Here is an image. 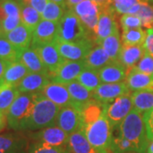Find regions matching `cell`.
I'll use <instances>...</instances> for the list:
<instances>
[{"mask_svg":"<svg viewBox=\"0 0 153 153\" xmlns=\"http://www.w3.org/2000/svg\"><path fill=\"white\" fill-rule=\"evenodd\" d=\"M61 108L39 93L23 131H36L55 126Z\"/></svg>","mask_w":153,"mask_h":153,"instance_id":"1","label":"cell"},{"mask_svg":"<svg viewBox=\"0 0 153 153\" xmlns=\"http://www.w3.org/2000/svg\"><path fill=\"white\" fill-rule=\"evenodd\" d=\"M120 135L134 145L138 153H146L148 147L147 134L143 115L132 110L119 125Z\"/></svg>","mask_w":153,"mask_h":153,"instance_id":"2","label":"cell"},{"mask_svg":"<svg viewBox=\"0 0 153 153\" xmlns=\"http://www.w3.org/2000/svg\"><path fill=\"white\" fill-rule=\"evenodd\" d=\"M39 93L20 94L8 111L7 123L11 128L16 131H23L33 106L37 101Z\"/></svg>","mask_w":153,"mask_h":153,"instance_id":"3","label":"cell"},{"mask_svg":"<svg viewBox=\"0 0 153 153\" xmlns=\"http://www.w3.org/2000/svg\"><path fill=\"white\" fill-rule=\"evenodd\" d=\"M106 109L98 120L84 128L88 140L100 153H110V146L113 137L111 134L113 128L106 117Z\"/></svg>","mask_w":153,"mask_h":153,"instance_id":"4","label":"cell"},{"mask_svg":"<svg viewBox=\"0 0 153 153\" xmlns=\"http://www.w3.org/2000/svg\"><path fill=\"white\" fill-rule=\"evenodd\" d=\"M89 38L87 30L83 27L79 17L71 9H67L58 22V34L56 41L77 42Z\"/></svg>","mask_w":153,"mask_h":153,"instance_id":"5","label":"cell"},{"mask_svg":"<svg viewBox=\"0 0 153 153\" xmlns=\"http://www.w3.org/2000/svg\"><path fill=\"white\" fill-rule=\"evenodd\" d=\"M55 44L60 55L68 60H83L89 52L94 48L95 42L90 38H86L77 42H60L55 41Z\"/></svg>","mask_w":153,"mask_h":153,"instance_id":"6","label":"cell"},{"mask_svg":"<svg viewBox=\"0 0 153 153\" xmlns=\"http://www.w3.org/2000/svg\"><path fill=\"white\" fill-rule=\"evenodd\" d=\"M55 125L69 135L75 132L84 130L85 128L81 110L72 105H68L60 109Z\"/></svg>","mask_w":153,"mask_h":153,"instance_id":"7","label":"cell"},{"mask_svg":"<svg viewBox=\"0 0 153 153\" xmlns=\"http://www.w3.org/2000/svg\"><path fill=\"white\" fill-rule=\"evenodd\" d=\"M69 136L68 134L56 125L45 128L29 134V138L34 142L43 143L55 147L67 146Z\"/></svg>","mask_w":153,"mask_h":153,"instance_id":"8","label":"cell"},{"mask_svg":"<svg viewBox=\"0 0 153 153\" xmlns=\"http://www.w3.org/2000/svg\"><path fill=\"white\" fill-rule=\"evenodd\" d=\"M87 67L83 60H66L57 70L49 73L50 82L66 84L76 80L80 73Z\"/></svg>","mask_w":153,"mask_h":153,"instance_id":"9","label":"cell"},{"mask_svg":"<svg viewBox=\"0 0 153 153\" xmlns=\"http://www.w3.org/2000/svg\"><path fill=\"white\" fill-rule=\"evenodd\" d=\"M134 109L131 94H124L117 98L113 102L108 105L106 109V117L113 128L119 126L126 117Z\"/></svg>","mask_w":153,"mask_h":153,"instance_id":"10","label":"cell"},{"mask_svg":"<svg viewBox=\"0 0 153 153\" xmlns=\"http://www.w3.org/2000/svg\"><path fill=\"white\" fill-rule=\"evenodd\" d=\"M130 94L126 82H116V83H101L96 88L93 92V100H95L102 104L109 105L115 100L122 95Z\"/></svg>","mask_w":153,"mask_h":153,"instance_id":"11","label":"cell"},{"mask_svg":"<svg viewBox=\"0 0 153 153\" xmlns=\"http://www.w3.org/2000/svg\"><path fill=\"white\" fill-rule=\"evenodd\" d=\"M118 30L117 22V12L112 6H110L100 12L99 22L96 29V44L100 45L105 38Z\"/></svg>","mask_w":153,"mask_h":153,"instance_id":"12","label":"cell"},{"mask_svg":"<svg viewBox=\"0 0 153 153\" xmlns=\"http://www.w3.org/2000/svg\"><path fill=\"white\" fill-rule=\"evenodd\" d=\"M58 34V23L41 20L33 33L32 48L38 45L55 44Z\"/></svg>","mask_w":153,"mask_h":153,"instance_id":"13","label":"cell"},{"mask_svg":"<svg viewBox=\"0 0 153 153\" xmlns=\"http://www.w3.org/2000/svg\"><path fill=\"white\" fill-rule=\"evenodd\" d=\"M39 93L60 108L72 105L70 94L65 84L50 82Z\"/></svg>","mask_w":153,"mask_h":153,"instance_id":"14","label":"cell"},{"mask_svg":"<svg viewBox=\"0 0 153 153\" xmlns=\"http://www.w3.org/2000/svg\"><path fill=\"white\" fill-rule=\"evenodd\" d=\"M33 49L37 51L44 66L49 70V73L57 70L58 67L66 60L60 55L55 44L38 45Z\"/></svg>","mask_w":153,"mask_h":153,"instance_id":"15","label":"cell"},{"mask_svg":"<svg viewBox=\"0 0 153 153\" xmlns=\"http://www.w3.org/2000/svg\"><path fill=\"white\" fill-rule=\"evenodd\" d=\"M50 82L49 73L29 72L16 85L20 94L39 93Z\"/></svg>","mask_w":153,"mask_h":153,"instance_id":"16","label":"cell"},{"mask_svg":"<svg viewBox=\"0 0 153 153\" xmlns=\"http://www.w3.org/2000/svg\"><path fill=\"white\" fill-rule=\"evenodd\" d=\"M99 76L102 83H116L126 80L128 70L119 62H111L99 70Z\"/></svg>","mask_w":153,"mask_h":153,"instance_id":"17","label":"cell"},{"mask_svg":"<svg viewBox=\"0 0 153 153\" xmlns=\"http://www.w3.org/2000/svg\"><path fill=\"white\" fill-rule=\"evenodd\" d=\"M14 47H16L19 51L22 49H27L32 44L33 41V31H31L23 24H20L13 31L4 35Z\"/></svg>","mask_w":153,"mask_h":153,"instance_id":"18","label":"cell"},{"mask_svg":"<svg viewBox=\"0 0 153 153\" xmlns=\"http://www.w3.org/2000/svg\"><path fill=\"white\" fill-rule=\"evenodd\" d=\"M18 61L22 62L30 72L35 73H49V70L44 66L37 51L33 48L22 49L19 51Z\"/></svg>","mask_w":153,"mask_h":153,"instance_id":"19","label":"cell"},{"mask_svg":"<svg viewBox=\"0 0 153 153\" xmlns=\"http://www.w3.org/2000/svg\"><path fill=\"white\" fill-rule=\"evenodd\" d=\"M145 54L146 50L143 45H123L118 62L129 71L130 69L136 66Z\"/></svg>","mask_w":153,"mask_h":153,"instance_id":"20","label":"cell"},{"mask_svg":"<svg viewBox=\"0 0 153 153\" xmlns=\"http://www.w3.org/2000/svg\"><path fill=\"white\" fill-rule=\"evenodd\" d=\"M130 91H139L144 89H153V77L134 68L129 70L125 80Z\"/></svg>","mask_w":153,"mask_h":153,"instance_id":"21","label":"cell"},{"mask_svg":"<svg viewBox=\"0 0 153 153\" xmlns=\"http://www.w3.org/2000/svg\"><path fill=\"white\" fill-rule=\"evenodd\" d=\"M65 85L70 94L72 101V106L81 110L83 105L93 100L92 92L87 89L84 86H82L81 83H79L76 80L70 82L69 83H66Z\"/></svg>","mask_w":153,"mask_h":153,"instance_id":"22","label":"cell"},{"mask_svg":"<svg viewBox=\"0 0 153 153\" xmlns=\"http://www.w3.org/2000/svg\"><path fill=\"white\" fill-rule=\"evenodd\" d=\"M68 149L70 153H100L88 140L84 130L70 134Z\"/></svg>","mask_w":153,"mask_h":153,"instance_id":"23","label":"cell"},{"mask_svg":"<svg viewBox=\"0 0 153 153\" xmlns=\"http://www.w3.org/2000/svg\"><path fill=\"white\" fill-rule=\"evenodd\" d=\"M85 66L88 69L99 71L102 67L112 62L109 55L101 45L95 46L83 60Z\"/></svg>","mask_w":153,"mask_h":153,"instance_id":"24","label":"cell"},{"mask_svg":"<svg viewBox=\"0 0 153 153\" xmlns=\"http://www.w3.org/2000/svg\"><path fill=\"white\" fill-rule=\"evenodd\" d=\"M28 146L27 138L22 134H0V151H27Z\"/></svg>","mask_w":153,"mask_h":153,"instance_id":"25","label":"cell"},{"mask_svg":"<svg viewBox=\"0 0 153 153\" xmlns=\"http://www.w3.org/2000/svg\"><path fill=\"white\" fill-rule=\"evenodd\" d=\"M134 110L144 114L153 109V89H144L131 94Z\"/></svg>","mask_w":153,"mask_h":153,"instance_id":"26","label":"cell"},{"mask_svg":"<svg viewBox=\"0 0 153 153\" xmlns=\"http://www.w3.org/2000/svg\"><path fill=\"white\" fill-rule=\"evenodd\" d=\"M29 72H30L29 70L22 62L20 61L13 62L10 63L7 67L4 77L1 80V82L16 86Z\"/></svg>","mask_w":153,"mask_h":153,"instance_id":"27","label":"cell"},{"mask_svg":"<svg viewBox=\"0 0 153 153\" xmlns=\"http://www.w3.org/2000/svg\"><path fill=\"white\" fill-rule=\"evenodd\" d=\"M107 106L108 105L102 104L95 100H91L88 103L83 105L81 108V111L85 127L98 120L104 113Z\"/></svg>","mask_w":153,"mask_h":153,"instance_id":"28","label":"cell"},{"mask_svg":"<svg viewBox=\"0 0 153 153\" xmlns=\"http://www.w3.org/2000/svg\"><path fill=\"white\" fill-rule=\"evenodd\" d=\"M20 92L16 86L2 83L0 82V111L7 114L11 105L19 96Z\"/></svg>","mask_w":153,"mask_h":153,"instance_id":"29","label":"cell"},{"mask_svg":"<svg viewBox=\"0 0 153 153\" xmlns=\"http://www.w3.org/2000/svg\"><path fill=\"white\" fill-rule=\"evenodd\" d=\"M100 45L103 47L107 55H109L112 62H118L119 55L122 49V40L120 38L118 30L116 31L111 36L105 38L101 42Z\"/></svg>","mask_w":153,"mask_h":153,"instance_id":"30","label":"cell"},{"mask_svg":"<svg viewBox=\"0 0 153 153\" xmlns=\"http://www.w3.org/2000/svg\"><path fill=\"white\" fill-rule=\"evenodd\" d=\"M21 20L22 24L29 28L33 33L38 23L41 22L42 17L41 14H39L30 4H26L21 5Z\"/></svg>","mask_w":153,"mask_h":153,"instance_id":"31","label":"cell"},{"mask_svg":"<svg viewBox=\"0 0 153 153\" xmlns=\"http://www.w3.org/2000/svg\"><path fill=\"white\" fill-rule=\"evenodd\" d=\"M76 81L91 92H93L100 84L102 83L99 76V71L88 68H86L80 73V75L76 77Z\"/></svg>","mask_w":153,"mask_h":153,"instance_id":"32","label":"cell"},{"mask_svg":"<svg viewBox=\"0 0 153 153\" xmlns=\"http://www.w3.org/2000/svg\"><path fill=\"white\" fill-rule=\"evenodd\" d=\"M146 38V32L140 27L123 31L121 40L123 45H143Z\"/></svg>","mask_w":153,"mask_h":153,"instance_id":"33","label":"cell"},{"mask_svg":"<svg viewBox=\"0 0 153 153\" xmlns=\"http://www.w3.org/2000/svg\"><path fill=\"white\" fill-rule=\"evenodd\" d=\"M66 10L67 9L66 7H63V6L49 0L44 10L41 14L42 20L58 23L60 22V19L62 18V16H64Z\"/></svg>","mask_w":153,"mask_h":153,"instance_id":"34","label":"cell"},{"mask_svg":"<svg viewBox=\"0 0 153 153\" xmlns=\"http://www.w3.org/2000/svg\"><path fill=\"white\" fill-rule=\"evenodd\" d=\"M71 10H72L79 18L99 16L100 12L98 4L92 0H84Z\"/></svg>","mask_w":153,"mask_h":153,"instance_id":"35","label":"cell"},{"mask_svg":"<svg viewBox=\"0 0 153 153\" xmlns=\"http://www.w3.org/2000/svg\"><path fill=\"white\" fill-rule=\"evenodd\" d=\"M19 50L4 38H0V59L13 63L18 61Z\"/></svg>","mask_w":153,"mask_h":153,"instance_id":"36","label":"cell"},{"mask_svg":"<svg viewBox=\"0 0 153 153\" xmlns=\"http://www.w3.org/2000/svg\"><path fill=\"white\" fill-rule=\"evenodd\" d=\"M135 152V147L129 140L121 136L120 134L117 137H112L110 153H127Z\"/></svg>","mask_w":153,"mask_h":153,"instance_id":"37","label":"cell"},{"mask_svg":"<svg viewBox=\"0 0 153 153\" xmlns=\"http://www.w3.org/2000/svg\"><path fill=\"white\" fill-rule=\"evenodd\" d=\"M27 153H70V151L67 146L64 147H55V146H50L48 145H45L43 143L34 142L28 146Z\"/></svg>","mask_w":153,"mask_h":153,"instance_id":"38","label":"cell"},{"mask_svg":"<svg viewBox=\"0 0 153 153\" xmlns=\"http://www.w3.org/2000/svg\"><path fill=\"white\" fill-rule=\"evenodd\" d=\"M136 16L141 20L142 27L147 29L153 28V7L150 5L148 2L141 3L140 9Z\"/></svg>","mask_w":153,"mask_h":153,"instance_id":"39","label":"cell"},{"mask_svg":"<svg viewBox=\"0 0 153 153\" xmlns=\"http://www.w3.org/2000/svg\"><path fill=\"white\" fill-rule=\"evenodd\" d=\"M146 2H148V0H112L111 5L117 14L125 15L134 5Z\"/></svg>","mask_w":153,"mask_h":153,"instance_id":"40","label":"cell"},{"mask_svg":"<svg viewBox=\"0 0 153 153\" xmlns=\"http://www.w3.org/2000/svg\"><path fill=\"white\" fill-rule=\"evenodd\" d=\"M120 24L123 31L140 28L142 27V22L140 17H138L135 15H129V14H125L121 16Z\"/></svg>","mask_w":153,"mask_h":153,"instance_id":"41","label":"cell"},{"mask_svg":"<svg viewBox=\"0 0 153 153\" xmlns=\"http://www.w3.org/2000/svg\"><path fill=\"white\" fill-rule=\"evenodd\" d=\"M0 7L5 16H21V6L16 0H2Z\"/></svg>","mask_w":153,"mask_h":153,"instance_id":"42","label":"cell"},{"mask_svg":"<svg viewBox=\"0 0 153 153\" xmlns=\"http://www.w3.org/2000/svg\"><path fill=\"white\" fill-rule=\"evenodd\" d=\"M134 68L153 77V57L146 52V54Z\"/></svg>","mask_w":153,"mask_h":153,"instance_id":"43","label":"cell"},{"mask_svg":"<svg viewBox=\"0 0 153 153\" xmlns=\"http://www.w3.org/2000/svg\"><path fill=\"white\" fill-rule=\"evenodd\" d=\"M20 24H22L21 16H7L0 22V27L3 32V37L6 33L13 31Z\"/></svg>","mask_w":153,"mask_h":153,"instance_id":"44","label":"cell"},{"mask_svg":"<svg viewBox=\"0 0 153 153\" xmlns=\"http://www.w3.org/2000/svg\"><path fill=\"white\" fill-rule=\"evenodd\" d=\"M148 140H153V109L143 114Z\"/></svg>","mask_w":153,"mask_h":153,"instance_id":"45","label":"cell"},{"mask_svg":"<svg viewBox=\"0 0 153 153\" xmlns=\"http://www.w3.org/2000/svg\"><path fill=\"white\" fill-rule=\"evenodd\" d=\"M143 47L146 52L153 57V28L147 29L146 38L143 44Z\"/></svg>","mask_w":153,"mask_h":153,"instance_id":"46","label":"cell"},{"mask_svg":"<svg viewBox=\"0 0 153 153\" xmlns=\"http://www.w3.org/2000/svg\"><path fill=\"white\" fill-rule=\"evenodd\" d=\"M49 1V0H30L29 4L34 8L39 14H42Z\"/></svg>","mask_w":153,"mask_h":153,"instance_id":"47","label":"cell"},{"mask_svg":"<svg viewBox=\"0 0 153 153\" xmlns=\"http://www.w3.org/2000/svg\"><path fill=\"white\" fill-rule=\"evenodd\" d=\"M94 3H96L100 7V10H102L104 9H106L110 6H112V0H92Z\"/></svg>","mask_w":153,"mask_h":153,"instance_id":"48","label":"cell"},{"mask_svg":"<svg viewBox=\"0 0 153 153\" xmlns=\"http://www.w3.org/2000/svg\"><path fill=\"white\" fill-rule=\"evenodd\" d=\"M10 64V62H7L5 60H1V59H0V82H1V80L3 79L4 75V73H5L6 69H7V67L9 66Z\"/></svg>","mask_w":153,"mask_h":153,"instance_id":"49","label":"cell"},{"mask_svg":"<svg viewBox=\"0 0 153 153\" xmlns=\"http://www.w3.org/2000/svg\"><path fill=\"white\" fill-rule=\"evenodd\" d=\"M7 117L2 111H0V132L3 131L7 125Z\"/></svg>","mask_w":153,"mask_h":153,"instance_id":"50","label":"cell"},{"mask_svg":"<svg viewBox=\"0 0 153 153\" xmlns=\"http://www.w3.org/2000/svg\"><path fill=\"white\" fill-rule=\"evenodd\" d=\"M82 1H84V0H66V8L67 9H72L74 6H76V4H78L79 3H81Z\"/></svg>","mask_w":153,"mask_h":153,"instance_id":"51","label":"cell"},{"mask_svg":"<svg viewBox=\"0 0 153 153\" xmlns=\"http://www.w3.org/2000/svg\"><path fill=\"white\" fill-rule=\"evenodd\" d=\"M146 153H153V140L149 141L147 150H146Z\"/></svg>","mask_w":153,"mask_h":153,"instance_id":"52","label":"cell"},{"mask_svg":"<svg viewBox=\"0 0 153 153\" xmlns=\"http://www.w3.org/2000/svg\"><path fill=\"white\" fill-rule=\"evenodd\" d=\"M50 1H52V2H54V3H56V4H60V5L63 6V7H66V0H50ZM67 9V8H66Z\"/></svg>","mask_w":153,"mask_h":153,"instance_id":"53","label":"cell"},{"mask_svg":"<svg viewBox=\"0 0 153 153\" xmlns=\"http://www.w3.org/2000/svg\"><path fill=\"white\" fill-rule=\"evenodd\" d=\"M27 151H10V152H6V151H0V153H27Z\"/></svg>","mask_w":153,"mask_h":153,"instance_id":"54","label":"cell"},{"mask_svg":"<svg viewBox=\"0 0 153 153\" xmlns=\"http://www.w3.org/2000/svg\"><path fill=\"white\" fill-rule=\"evenodd\" d=\"M17 3L21 5H26V4H29L30 0H16Z\"/></svg>","mask_w":153,"mask_h":153,"instance_id":"55","label":"cell"},{"mask_svg":"<svg viewBox=\"0 0 153 153\" xmlns=\"http://www.w3.org/2000/svg\"><path fill=\"white\" fill-rule=\"evenodd\" d=\"M0 38H3V32H2L1 27H0Z\"/></svg>","mask_w":153,"mask_h":153,"instance_id":"56","label":"cell"},{"mask_svg":"<svg viewBox=\"0 0 153 153\" xmlns=\"http://www.w3.org/2000/svg\"><path fill=\"white\" fill-rule=\"evenodd\" d=\"M127 153H138V152H127Z\"/></svg>","mask_w":153,"mask_h":153,"instance_id":"57","label":"cell"},{"mask_svg":"<svg viewBox=\"0 0 153 153\" xmlns=\"http://www.w3.org/2000/svg\"><path fill=\"white\" fill-rule=\"evenodd\" d=\"M0 1H2V0H0Z\"/></svg>","mask_w":153,"mask_h":153,"instance_id":"58","label":"cell"},{"mask_svg":"<svg viewBox=\"0 0 153 153\" xmlns=\"http://www.w3.org/2000/svg\"><path fill=\"white\" fill-rule=\"evenodd\" d=\"M152 7H153V6H152Z\"/></svg>","mask_w":153,"mask_h":153,"instance_id":"59","label":"cell"}]
</instances>
